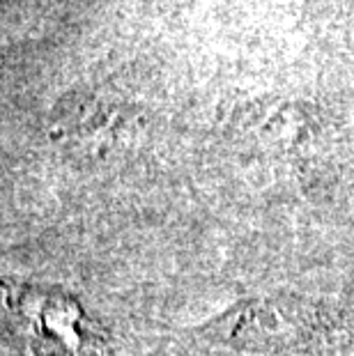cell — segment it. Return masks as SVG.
Returning a JSON list of instances; mask_svg holds the SVG:
<instances>
[{
    "label": "cell",
    "instance_id": "6da1fadb",
    "mask_svg": "<svg viewBox=\"0 0 354 356\" xmlns=\"http://www.w3.org/2000/svg\"><path fill=\"white\" fill-rule=\"evenodd\" d=\"M318 315L297 299H246L198 329L207 340L246 352H276L313 336Z\"/></svg>",
    "mask_w": 354,
    "mask_h": 356
}]
</instances>
